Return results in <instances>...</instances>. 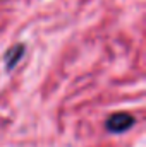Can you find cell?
I'll use <instances>...</instances> for the list:
<instances>
[{"label":"cell","instance_id":"cell-2","mask_svg":"<svg viewBox=\"0 0 146 147\" xmlns=\"http://www.w3.org/2000/svg\"><path fill=\"white\" fill-rule=\"evenodd\" d=\"M24 50H26V46H24L23 43H17V45H14L12 48H9V50L5 51L3 63H5V69H7V70H12V69L19 63V60L24 57Z\"/></svg>","mask_w":146,"mask_h":147},{"label":"cell","instance_id":"cell-1","mask_svg":"<svg viewBox=\"0 0 146 147\" xmlns=\"http://www.w3.org/2000/svg\"><path fill=\"white\" fill-rule=\"evenodd\" d=\"M134 123H136V120H134L132 115L120 111V113L110 115L108 120L105 121V128L108 130L110 134H124V132H127Z\"/></svg>","mask_w":146,"mask_h":147}]
</instances>
